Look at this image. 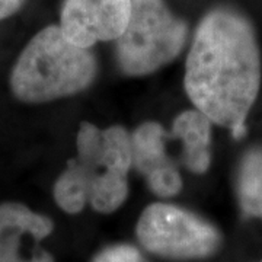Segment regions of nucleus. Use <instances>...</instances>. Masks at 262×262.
Masks as SVG:
<instances>
[{"mask_svg": "<svg viewBox=\"0 0 262 262\" xmlns=\"http://www.w3.org/2000/svg\"><path fill=\"white\" fill-rule=\"evenodd\" d=\"M185 91L210 121L245 134V120L261 86V57L251 24L230 9L206 15L185 67Z\"/></svg>", "mask_w": 262, "mask_h": 262, "instance_id": "1", "label": "nucleus"}, {"mask_svg": "<svg viewBox=\"0 0 262 262\" xmlns=\"http://www.w3.org/2000/svg\"><path fill=\"white\" fill-rule=\"evenodd\" d=\"M96 63L88 48L73 44L60 27L38 32L19 56L10 86L25 102H48L88 88Z\"/></svg>", "mask_w": 262, "mask_h": 262, "instance_id": "2", "label": "nucleus"}, {"mask_svg": "<svg viewBox=\"0 0 262 262\" xmlns=\"http://www.w3.org/2000/svg\"><path fill=\"white\" fill-rule=\"evenodd\" d=\"M187 34L163 0H133L128 24L117 39L118 64L130 76L153 73L182 51Z\"/></svg>", "mask_w": 262, "mask_h": 262, "instance_id": "3", "label": "nucleus"}, {"mask_svg": "<svg viewBox=\"0 0 262 262\" xmlns=\"http://www.w3.org/2000/svg\"><path fill=\"white\" fill-rule=\"evenodd\" d=\"M140 244L166 258H204L220 245V234L210 223L177 206H149L137 223Z\"/></svg>", "mask_w": 262, "mask_h": 262, "instance_id": "4", "label": "nucleus"}, {"mask_svg": "<svg viewBox=\"0 0 262 262\" xmlns=\"http://www.w3.org/2000/svg\"><path fill=\"white\" fill-rule=\"evenodd\" d=\"M133 0H66L60 28L79 47L118 39L128 24Z\"/></svg>", "mask_w": 262, "mask_h": 262, "instance_id": "5", "label": "nucleus"}, {"mask_svg": "<svg viewBox=\"0 0 262 262\" xmlns=\"http://www.w3.org/2000/svg\"><path fill=\"white\" fill-rule=\"evenodd\" d=\"M169 134L158 122H144L131 136L133 168L146 177L156 195L168 198L178 194L182 178L166 151Z\"/></svg>", "mask_w": 262, "mask_h": 262, "instance_id": "6", "label": "nucleus"}, {"mask_svg": "<svg viewBox=\"0 0 262 262\" xmlns=\"http://www.w3.org/2000/svg\"><path fill=\"white\" fill-rule=\"evenodd\" d=\"M169 134L182 144V163L194 173H204L210 166L211 121L198 110H188L173 120Z\"/></svg>", "mask_w": 262, "mask_h": 262, "instance_id": "7", "label": "nucleus"}, {"mask_svg": "<svg viewBox=\"0 0 262 262\" xmlns=\"http://www.w3.org/2000/svg\"><path fill=\"white\" fill-rule=\"evenodd\" d=\"M237 194L245 214L262 219V150H251L242 160Z\"/></svg>", "mask_w": 262, "mask_h": 262, "instance_id": "8", "label": "nucleus"}, {"mask_svg": "<svg viewBox=\"0 0 262 262\" xmlns=\"http://www.w3.org/2000/svg\"><path fill=\"white\" fill-rule=\"evenodd\" d=\"M0 232L29 234L37 241L53 232V222L18 203L0 204Z\"/></svg>", "mask_w": 262, "mask_h": 262, "instance_id": "9", "label": "nucleus"}, {"mask_svg": "<svg viewBox=\"0 0 262 262\" xmlns=\"http://www.w3.org/2000/svg\"><path fill=\"white\" fill-rule=\"evenodd\" d=\"M18 232H0V262H54L47 252H39L32 258H24L20 255Z\"/></svg>", "mask_w": 262, "mask_h": 262, "instance_id": "10", "label": "nucleus"}, {"mask_svg": "<svg viewBox=\"0 0 262 262\" xmlns=\"http://www.w3.org/2000/svg\"><path fill=\"white\" fill-rule=\"evenodd\" d=\"M94 262H143L140 252L128 245H117L99 253Z\"/></svg>", "mask_w": 262, "mask_h": 262, "instance_id": "11", "label": "nucleus"}, {"mask_svg": "<svg viewBox=\"0 0 262 262\" xmlns=\"http://www.w3.org/2000/svg\"><path fill=\"white\" fill-rule=\"evenodd\" d=\"M22 3L24 0H0V20L15 13Z\"/></svg>", "mask_w": 262, "mask_h": 262, "instance_id": "12", "label": "nucleus"}]
</instances>
